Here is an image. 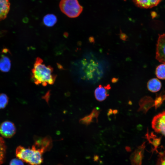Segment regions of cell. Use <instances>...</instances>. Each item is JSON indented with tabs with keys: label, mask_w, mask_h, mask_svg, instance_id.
I'll return each mask as SVG.
<instances>
[{
	"label": "cell",
	"mask_w": 165,
	"mask_h": 165,
	"mask_svg": "<svg viewBox=\"0 0 165 165\" xmlns=\"http://www.w3.org/2000/svg\"><path fill=\"white\" fill-rule=\"evenodd\" d=\"M50 143L46 140L40 138L36 140L31 148L18 146L16 151L17 157L29 165H40L42 162V154L51 148Z\"/></svg>",
	"instance_id": "obj_1"
},
{
	"label": "cell",
	"mask_w": 165,
	"mask_h": 165,
	"mask_svg": "<svg viewBox=\"0 0 165 165\" xmlns=\"http://www.w3.org/2000/svg\"><path fill=\"white\" fill-rule=\"evenodd\" d=\"M43 62L41 58H36L32 69V79L37 85L46 86L48 85L53 84L55 81L56 75L53 73V68L50 65H46Z\"/></svg>",
	"instance_id": "obj_2"
},
{
	"label": "cell",
	"mask_w": 165,
	"mask_h": 165,
	"mask_svg": "<svg viewBox=\"0 0 165 165\" xmlns=\"http://www.w3.org/2000/svg\"><path fill=\"white\" fill-rule=\"evenodd\" d=\"M59 7L62 13L72 18L79 16L83 10L78 0H61Z\"/></svg>",
	"instance_id": "obj_3"
},
{
	"label": "cell",
	"mask_w": 165,
	"mask_h": 165,
	"mask_svg": "<svg viewBox=\"0 0 165 165\" xmlns=\"http://www.w3.org/2000/svg\"><path fill=\"white\" fill-rule=\"evenodd\" d=\"M152 127L156 132L165 137V111L154 117L152 121Z\"/></svg>",
	"instance_id": "obj_4"
},
{
	"label": "cell",
	"mask_w": 165,
	"mask_h": 165,
	"mask_svg": "<svg viewBox=\"0 0 165 165\" xmlns=\"http://www.w3.org/2000/svg\"><path fill=\"white\" fill-rule=\"evenodd\" d=\"M156 59L165 64V33L159 34L156 45Z\"/></svg>",
	"instance_id": "obj_5"
},
{
	"label": "cell",
	"mask_w": 165,
	"mask_h": 165,
	"mask_svg": "<svg viewBox=\"0 0 165 165\" xmlns=\"http://www.w3.org/2000/svg\"><path fill=\"white\" fill-rule=\"evenodd\" d=\"M16 128L14 124L11 122L6 121L0 126V134L3 137L10 138L15 133Z\"/></svg>",
	"instance_id": "obj_6"
},
{
	"label": "cell",
	"mask_w": 165,
	"mask_h": 165,
	"mask_svg": "<svg viewBox=\"0 0 165 165\" xmlns=\"http://www.w3.org/2000/svg\"><path fill=\"white\" fill-rule=\"evenodd\" d=\"M145 142L143 143L130 155V159L132 165H141L144 149L145 148Z\"/></svg>",
	"instance_id": "obj_7"
},
{
	"label": "cell",
	"mask_w": 165,
	"mask_h": 165,
	"mask_svg": "<svg viewBox=\"0 0 165 165\" xmlns=\"http://www.w3.org/2000/svg\"><path fill=\"white\" fill-rule=\"evenodd\" d=\"M139 108L138 112H142L145 114L154 105V101L151 97L145 96L141 99L139 102Z\"/></svg>",
	"instance_id": "obj_8"
},
{
	"label": "cell",
	"mask_w": 165,
	"mask_h": 165,
	"mask_svg": "<svg viewBox=\"0 0 165 165\" xmlns=\"http://www.w3.org/2000/svg\"><path fill=\"white\" fill-rule=\"evenodd\" d=\"M110 88L109 85L104 87L99 85L95 90L94 95L96 99L99 101L104 100L109 95L107 90Z\"/></svg>",
	"instance_id": "obj_9"
},
{
	"label": "cell",
	"mask_w": 165,
	"mask_h": 165,
	"mask_svg": "<svg viewBox=\"0 0 165 165\" xmlns=\"http://www.w3.org/2000/svg\"><path fill=\"white\" fill-rule=\"evenodd\" d=\"M135 4L141 8H151L157 6L162 0H133Z\"/></svg>",
	"instance_id": "obj_10"
},
{
	"label": "cell",
	"mask_w": 165,
	"mask_h": 165,
	"mask_svg": "<svg viewBox=\"0 0 165 165\" xmlns=\"http://www.w3.org/2000/svg\"><path fill=\"white\" fill-rule=\"evenodd\" d=\"M10 6L9 0H0V22L6 17Z\"/></svg>",
	"instance_id": "obj_11"
},
{
	"label": "cell",
	"mask_w": 165,
	"mask_h": 165,
	"mask_svg": "<svg viewBox=\"0 0 165 165\" xmlns=\"http://www.w3.org/2000/svg\"><path fill=\"white\" fill-rule=\"evenodd\" d=\"M162 84L160 81L157 78H153L148 81L147 83L148 90L152 92H156L161 89Z\"/></svg>",
	"instance_id": "obj_12"
},
{
	"label": "cell",
	"mask_w": 165,
	"mask_h": 165,
	"mask_svg": "<svg viewBox=\"0 0 165 165\" xmlns=\"http://www.w3.org/2000/svg\"><path fill=\"white\" fill-rule=\"evenodd\" d=\"M145 136L146 138L149 141V143L154 146V150H156L158 145L160 144V139L157 138L156 135L152 132L149 134L148 130Z\"/></svg>",
	"instance_id": "obj_13"
},
{
	"label": "cell",
	"mask_w": 165,
	"mask_h": 165,
	"mask_svg": "<svg viewBox=\"0 0 165 165\" xmlns=\"http://www.w3.org/2000/svg\"><path fill=\"white\" fill-rule=\"evenodd\" d=\"M11 63L9 59L3 56L0 60V70L4 72H8L10 69Z\"/></svg>",
	"instance_id": "obj_14"
},
{
	"label": "cell",
	"mask_w": 165,
	"mask_h": 165,
	"mask_svg": "<svg viewBox=\"0 0 165 165\" xmlns=\"http://www.w3.org/2000/svg\"><path fill=\"white\" fill-rule=\"evenodd\" d=\"M43 20L45 25L50 27L53 26L56 23L57 18L54 14H47L44 16Z\"/></svg>",
	"instance_id": "obj_15"
},
{
	"label": "cell",
	"mask_w": 165,
	"mask_h": 165,
	"mask_svg": "<svg viewBox=\"0 0 165 165\" xmlns=\"http://www.w3.org/2000/svg\"><path fill=\"white\" fill-rule=\"evenodd\" d=\"M155 74L158 79H165V64L162 63L157 67Z\"/></svg>",
	"instance_id": "obj_16"
},
{
	"label": "cell",
	"mask_w": 165,
	"mask_h": 165,
	"mask_svg": "<svg viewBox=\"0 0 165 165\" xmlns=\"http://www.w3.org/2000/svg\"><path fill=\"white\" fill-rule=\"evenodd\" d=\"M6 150L5 141L3 139L0 137V165L3 162Z\"/></svg>",
	"instance_id": "obj_17"
},
{
	"label": "cell",
	"mask_w": 165,
	"mask_h": 165,
	"mask_svg": "<svg viewBox=\"0 0 165 165\" xmlns=\"http://www.w3.org/2000/svg\"><path fill=\"white\" fill-rule=\"evenodd\" d=\"M94 119L92 115L90 114L81 119L79 120V122L81 123L88 125L93 122Z\"/></svg>",
	"instance_id": "obj_18"
},
{
	"label": "cell",
	"mask_w": 165,
	"mask_h": 165,
	"mask_svg": "<svg viewBox=\"0 0 165 165\" xmlns=\"http://www.w3.org/2000/svg\"><path fill=\"white\" fill-rule=\"evenodd\" d=\"M8 101V97L6 94H0V109L5 108L7 105Z\"/></svg>",
	"instance_id": "obj_19"
},
{
	"label": "cell",
	"mask_w": 165,
	"mask_h": 165,
	"mask_svg": "<svg viewBox=\"0 0 165 165\" xmlns=\"http://www.w3.org/2000/svg\"><path fill=\"white\" fill-rule=\"evenodd\" d=\"M156 165H165V151L160 153Z\"/></svg>",
	"instance_id": "obj_20"
},
{
	"label": "cell",
	"mask_w": 165,
	"mask_h": 165,
	"mask_svg": "<svg viewBox=\"0 0 165 165\" xmlns=\"http://www.w3.org/2000/svg\"><path fill=\"white\" fill-rule=\"evenodd\" d=\"M99 113L100 111L99 109L96 108H94L90 113L94 118L96 119L97 122L98 121V118Z\"/></svg>",
	"instance_id": "obj_21"
},
{
	"label": "cell",
	"mask_w": 165,
	"mask_h": 165,
	"mask_svg": "<svg viewBox=\"0 0 165 165\" xmlns=\"http://www.w3.org/2000/svg\"><path fill=\"white\" fill-rule=\"evenodd\" d=\"M10 165H24L22 160L19 159H14L12 160Z\"/></svg>",
	"instance_id": "obj_22"
},
{
	"label": "cell",
	"mask_w": 165,
	"mask_h": 165,
	"mask_svg": "<svg viewBox=\"0 0 165 165\" xmlns=\"http://www.w3.org/2000/svg\"><path fill=\"white\" fill-rule=\"evenodd\" d=\"M120 38L123 40H126L128 37L127 35L124 33L122 32L121 30H120Z\"/></svg>",
	"instance_id": "obj_23"
},
{
	"label": "cell",
	"mask_w": 165,
	"mask_h": 165,
	"mask_svg": "<svg viewBox=\"0 0 165 165\" xmlns=\"http://www.w3.org/2000/svg\"><path fill=\"white\" fill-rule=\"evenodd\" d=\"M118 80V79L114 78L112 80V82L113 83L116 82Z\"/></svg>",
	"instance_id": "obj_24"
}]
</instances>
